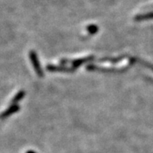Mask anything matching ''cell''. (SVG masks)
I'll list each match as a JSON object with an SVG mask.
<instances>
[{
    "label": "cell",
    "mask_w": 153,
    "mask_h": 153,
    "mask_svg": "<svg viewBox=\"0 0 153 153\" xmlns=\"http://www.w3.org/2000/svg\"><path fill=\"white\" fill-rule=\"evenodd\" d=\"M19 108L20 107L18 105H11L6 110H5L3 113H1V115H0V119H6L8 117H10V115L13 114L14 113L17 112L19 110Z\"/></svg>",
    "instance_id": "cell-1"
},
{
    "label": "cell",
    "mask_w": 153,
    "mask_h": 153,
    "mask_svg": "<svg viewBox=\"0 0 153 153\" xmlns=\"http://www.w3.org/2000/svg\"><path fill=\"white\" fill-rule=\"evenodd\" d=\"M30 59H31V61H32L33 64H34V68H35V70L37 71L36 72L38 73V74L41 75L40 74L41 70H40V67H39V64H38V60H37V59H36V55H35V53H34V52H31L30 54Z\"/></svg>",
    "instance_id": "cell-2"
},
{
    "label": "cell",
    "mask_w": 153,
    "mask_h": 153,
    "mask_svg": "<svg viewBox=\"0 0 153 153\" xmlns=\"http://www.w3.org/2000/svg\"><path fill=\"white\" fill-rule=\"evenodd\" d=\"M24 95H25V93H24V91H20V92L17 93V94L15 95L14 98L13 99V100L11 101V103H12V105H14L15 103L18 102L19 101L21 100V99H23V97L24 96Z\"/></svg>",
    "instance_id": "cell-3"
},
{
    "label": "cell",
    "mask_w": 153,
    "mask_h": 153,
    "mask_svg": "<svg viewBox=\"0 0 153 153\" xmlns=\"http://www.w3.org/2000/svg\"><path fill=\"white\" fill-rule=\"evenodd\" d=\"M27 153H34V152H28Z\"/></svg>",
    "instance_id": "cell-4"
}]
</instances>
